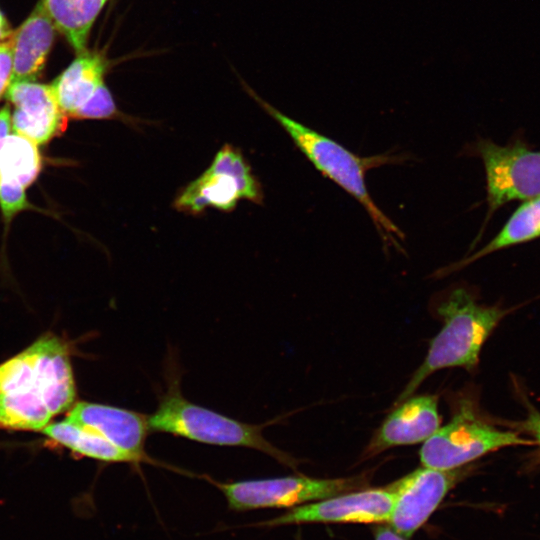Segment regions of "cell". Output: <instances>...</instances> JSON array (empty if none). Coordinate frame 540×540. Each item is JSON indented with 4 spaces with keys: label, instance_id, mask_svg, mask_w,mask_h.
I'll use <instances>...</instances> for the list:
<instances>
[{
    "label": "cell",
    "instance_id": "7",
    "mask_svg": "<svg viewBox=\"0 0 540 540\" xmlns=\"http://www.w3.org/2000/svg\"><path fill=\"white\" fill-rule=\"evenodd\" d=\"M263 198L260 182L240 150L225 144L210 166L176 196L174 207L191 215L208 207L229 212L241 199L262 204Z\"/></svg>",
    "mask_w": 540,
    "mask_h": 540
},
{
    "label": "cell",
    "instance_id": "13",
    "mask_svg": "<svg viewBox=\"0 0 540 540\" xmlns=\"http://www.w3.org/2000/svg\"><path fill=\"white\" fill-rule=\"evenodd\" d=\"M67 419L101 434L118 448L132 455L138 462L153 463L144 445L148 416L106 404L77 402L69 409Z\"/></svg>",
    "mask_w": 540,
    "mask_h": 540
},
{
    "label": "cell",
    "instance_id": "16",
    "mask_svg": "<svg viewBox=\"0 0 540 540\" xmlns=\"http://www.w3.org/2000/svg\"><path fill=\"white\" fill-rule=\"evenodd\" d=\"M107 62L98 52L85 50L51 84L66 117L72 115L105 85Z\"/></svg>",
    "mask_w": 540,
    "mask_h": 540
},
{
    "label": "cell",
    "instance_id": "4",
    "mask_svg": "<svg viewBox=\"0 0 540 540\" xmlns=\"http://www.w3.org/2000/svg\"><path fill=\"white\" fill-rule=\"evenodd\" d=\"M263 427V424L243 423L188 401L182 396L177 381L170 383L156 411L148 416L149 431L205 444L248 447L293 467V458L265 439Z\"/></svg>",
    "mask_w": 540,
    "mask_h": 540
},
{
    "label": "cell",
    "instance_id": "15",
    "mask_svg": "<svg viewBox=\"0 0 540 540\" xmlns=\"http://www.w3.org/2000/svg\"><path fill=\"white\" fill-rule=\"evenodd\" d=\"M56 27L41 1L13 33V70L10 83L35 81L51 50Z\"/></svg>",
    "mask_w": 540,
    "mask_h": 540
},
{
    "label": "cell",
    "instance_id": "19",
    "mask_svg": "<svg viewBox=\"0 0 540 540\" xmlns=\"http://www.w3.org/2000/svg\"><path fill=\"white\" fill-rule=\"evenodd\" d=\"M55 27L77 54L84 52L91 28L108 0H40Z\"/></svg>",
    "mask_w": 540,
    "mask_h": 540
},
{
    "label": "cell",
    "instance_id": "12",
    "mask_svg": "<svg viewBox=\"0 0 540 540\" xmlns=\"http://www.w3.org/2000/svg\"><path fill=\"white\" fill-rule=\"evenodd\" d=\"M5 95L14 105L11 114L13 131L36 145L49 141L67 118L59 107L51 84L14 82L9 84Z\"/></svg>",
    "mask_w": 540,
    "mask_h": 540
},
{
    "label": "cell",
    "instance_id": "2",
    "mask_svg": "<svg viewBox=\"0 0 540 540\" xmlns=\"http://www.w3.org/2000/svg\"><path fill=\"white\" fill-rule=\"evenodd\" d=\"M247 92L286 131L297 148L325 177L332 180L355 198L368 213L385 249L404 252V233L375 204L366 187V172L389 164H400L408 159L406 154L382 153L359 156L339 142L283 114L261 99L251 88Z\"/></svg>",
    "mask_w": 540,
    "mask_h": 540
},
{
    "label": "cell",
    "instance_id": "1",
    "mask_svg": "<svg viewBox=\"0 0 540 540\" xmlns=\"http://www.w3.org/2000/svg\"><path fill=\"white\" fill-rule=\"evenodd\" d=\"M75 399L70 349L51 332L0 364V425L6 429L40 432Z\"/></svg>",
    "mask_w": 540,
    "mask_h": 540
},
{
    "label": "cell",
    "instance_id": "18",
    "mask_svg": "<svg viewBox=\"0 0 540 540\" xmlns=\"http://www.w3.org/2000/svg\"><path fill=\"white\" fill-rule=\"evenodd\" d=\"M49 439L73 453L107 463H134L138 460L91 428L69 419L48 424L42 431Z\"/></svg>",
    "mask_w": 540,
    "mask_h": 540
},
{
    "label": "cell",
    "instance_id": "9",
    "mask_svg": "<svg viewBox=\"0 0 540 540\" xmlns=\"http://www.w3.org/2000/svg\"><path fill=\"white\" fill-rule=\"evenodd\" d=\"M393 503L394 495L388 486L358 489L292 507L275 518L250 526L272 528L307 523L383 524L390 520Z\"/></svg>",
    "mask_w": 540,
    "mask_h": 540
},
{
    "label": "cell",
    "instance_id": "24",
    "mask_svg": "<svg viewBox=\"0 0 540 540\" xmlns=\"http://www.w3.org/2000/svg\"><path fill=\"white\" fill-rule=\"evenodd\" d=\"M12 35H13V32L7 20L5 19V17L0 11V42L10 39Z\"/></svg>",
    "mask_w": 540,
    "mask_h": 540
},
{
    "label": "cell",
    "instance_id": "6",
    "mask_svg": "<svg viewBox=\"0 0 540 540\" xmlns=\"http://www.w3.org/2000/svg\"><path fill=\"white\" fill-rule=\"evenodd\" d=\"M528 444L533 442L486 423L463 403L451 420L423 443L419 456L422 466L453 470L500 448Z\"/></svg>",
    "mask_w": 540,
    "mask_h": 540
},
{
    "label": "cell",
    "instance_id": "20",
    "mask_svg": "<svg viewBox=\"0 0 540 540\" xmlns=\"http://www.w3.org/2000/svg\"><path fill=\"white\" fill-rule=\"evenodd\" d=\"M114 98L106 86H102L97 93L80 107L73 115L75 119H122Z\"/></svg>",
    "mask_w": 540,
    "mask_h": 540
},
{
    "label": "cell",
    "instance_id": "17",
    "mask_svg": "<svg viewBox=\"0 0 540 540\" xmlns=\"http://www.w3.org/2000/svg\"><path fill=\"white\" fill-rule=\"evenodd\" d=\"M538 238H540V196L523 201L510 215L496 236L485 246L455 263L440 268L434 273V276H447L494 252Z\"/></svg>",
    "mask_w": 540,
    "mask_h": 540
},
{
    "label": "cell",
    "instance_id": "5",
    "mask_svg": "<svg viewBox=\"0 0 540 540\" xmlns=\"http://www.w3.org/2000/svg\"><path fill=\"white\" fill-rule=\"evenodd\" d=\"M465 153L482 160L486 177L487 214L474 246L499 208L540 196V150L531 149L520 139L499 145L478 138L466 147Z\"/></svg>",
    "mask_w": 540,
    "mask_h": 540
},
{
    "label": "cell",
    "instance_id": "21",
    "mask_svg": "<svg viewBox=\"0 0 540 540\" xmlns=\"http://www.w3.org/2000/svg\"><path fill=\"white\" fill-rule=\"evenodd\" d=\"M13 36V35H12ZM13 70V39L0 42V97L8 88Z\"/></svg>",
    "mask_w": 540,
    "mask_h": 540
},
{
    "label": "cell",
    "instance_id": "23",
    "mask_svg": "<svg viewBox=\"0 0 540 540\" xmlns=\"http://www.w3.org/2000/svg\"><path fill=\"white\" fill-rule=\"evenodd\" d=\"M374 540H407L390 525L378 526L374 532Z\"/></svg>",
    "mask_w": 540,
    "mask_h": 540
},
{
    "label": "cell",
    "instance_id": "22",
    "mask_svg": "<svg viewBox=\"0 0 540 540\" xmlns=\"http://www.w3.org/2000/svg\"><path fill=\"white\" fill-rule=\"evenodd\" d=\"M521 426L528 431L540 445V414L537 411H532Z\"/></svg>",
    "mask_w": 540,
    "mask_h": 540
},
{
    "label": "cell",
    "instance_id": "11",
    "mask_svg": "<svg viewBox=\"0 0 540 540\" xmlns=\"http://www.w3.org/2000/svg\"><path fill=\"white\" fill-rule=\"evenodd\" d=\"M11 129V111L5 105L0 109V207L6 220L27 207L25 188L40 171L37 145Z\"/></svg>",
    "mask_w": 540,
    "mask_h": 540
},
{
    "label": "cell",
    "instance_id": "8",
    "mask_svg": "<svg viewBox=\"0 0 540 540\" xmlns=\"http://www.w3.org/2000/svg\"><path fill=\"white\" fill-rule=\"evenodd\" d=\"M212 483L223 493L228 508L237 512L262 508H292L358 490L364 476L318 479L302 475Z\"/></svg>",
    "mask_w": 540,
    "mask_h": 540
},
{
    "label": "cell",
    "instance_id": "14",
    "mask_svg": "<svg viewBox=\"0 0 540 540\" xmlns=\"http://www.w3.org/2000/svg\"><path fill=\"white\" fill-rule=\"evenodd\" d=\"M441 426L436 395H418L402 401L384 420L364 451L375 456L389 448L425 442Z\"/></svg>",
    "mask_w": 540,
    "mask_h": 540
},
{
    "label": "cell",
    "instance_id": "3",
    "mask_svg": "<svg viewBox=\"0 0 540 540\" xmlns=\"http://www.w3.org/2000/svg\"><path fill=\"white\" fill-rule=\"evenodd\" d=\"M443 327L432 339L428 353L398 397L396 404L409 398L432 373L452 367L472 371L491 332L506 311L477 303L470 290L456 287L437 304Z\"/></svg>",
    "mask_w": 540,
    "mask_h": 540
},
{
    "label": "cell",
    "instance_id": "10",
    "mask_svg": "<svg viewBox=\"0 0 540 540\" xmlns=\"http://www.w3.org/2000/svg\"><path fill=\"white\" fill-rule=\"evenodd\" d=\"M464 474L463 467L438 470L422 466L388 485L394 495L389 525L410 538L428 521Z\"/></svg>",
    "mask_w": 540,
    "mask_h": 540
}]
</instances>
